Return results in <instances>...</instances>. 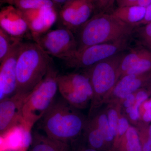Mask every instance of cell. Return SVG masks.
Listing matches in <instances>:
<instances>
[{"label": "cell", "instance_id": "obj_1", "mask_svg": "<svg viewBox=\"0 0 151 151\" xmlns=\"http://www.w3.org/2000/svg\"><path fill=\"white\" fill-rule=\"evenodd\" d=\"M77 109L62 97L55 101L39 121V127L52 139L68 144L73 142L86 124Z\"/></svg>", "mask_w": 151, "mask_h": 151}, {"label": "cell", "instance_id": "obj_2", "mask_svg": "<svg viewBox=\"0 0 151 151\" xmlns=\"http://www.w3.org/2000/svg\"><path fill=\"white\" fill-rule=\"evenodd\" d=\"M136 27L110 13L93 15L76 32L78 50L131 37Z\"/></svg>", "mask_w": 151, "mask_h": 151}, {"label": "cell", "instance_id": "obj_3", "mask_svg": "<svg viewBox=\"0 0 151 151\" xmlns=\"http://www.w3.org/2000/svg\"><path fill=\"white\" fill-rule=\"evenodd\" d=\"M52 60L34 42H23L17 65L16 93L29 94L43 79Z\"/></svg>", "mask_w": 151, "mask_h": 151}, {"label": "cell", "instance_id": "obj_4", "mask_svg": "<svg viewBox=\"0 0 151 151\" xmlns=\"http://www.w3.org/2000/svg\"><path fill=\"white\" fill-rule=\"evenodd\" d=\"M58 71L53 64L43 79L27 97L22 109V126L24 132L30 133L35 123L49 110L55 100L57 90Z\"/></svg>", "mask_w": 151, "mask_h": 151}, {"label": "cell", "instance_id": "obj_5", "mask_svg": "<svg viewBox=\"0 0 151 151\" xmlns=\"http://www.w3.org/2000/svg\"><path fill=\"white\" fill-rule=\"evenodd\" d=\"M125 54L122 52L84 69L93 90L91 112L99 97L113 89L121 77L119 67Z\"/></svg>", "mask_w": 151, "mask_h": 151}, {"label": "cell", "instance_id": "obj_6", "mask_svg": "<svg viewBox=\"0 0 151 151\" xmlns=\"http://www.w3.org/2000/svg\"><path fill=\"white\" fill-rule=\"evenodd\" d=\"M131 37L94 45L77 52L64 61L66 68L86 69L102 60L124 52L129 47Z\"/></svg>", "mask_w": 151, "mask_h": 151}, {"label": "cell", "instance_id": "obj_7", "mask_svg": "<svg viewBox=\"0 0 151 151\" xmlns=\"http://www.w3.org/2000/svg\"><path fill=\"white\" fill-rule=\"evenodd\" d=\"M58 86L62 97L77 109L86 108L92 100L93 90L88 75L82 73L58 74Z\"/></svg>", "mask_w": 151, "mask_h": 151}, {"label": "cell", "instance_id": "obj_8", "mask_svg": "<svg viewBox=\"0 0 151 151\" xmlns=\"http://www.w3.org/2000/svg\"><path fill=\"white\" fill-rule=\"evenodd\" d=\"M34 41L47 54L63 60L70 58L78 50L74 34L65 28L50 30Z\"/></svg>", "mask_w": 151, "mask_h": 151}, {"label": "cell", "instance_id": "obj_9", "mask_svg": "<svg viewBox=\"0 0 151 151\" xmlns=\"http://www.w3.org/2000/svg\"><path fill=\"white\" fill-rule=\"evenodd\" d=\"M94 10L92 0H71L60 9L58 20L61 27L76 34L94 14Z\"/></svg>", "mask_w": 151, "mask_h": 151}, {"label": "cell", "instance_id": "obj_10", "mask_svg": "<svg viewBox=\"0 0 151 151\" xmlns=\"http://www.w3.org/2000/svg\"><path fill=\"white\" fill-rule=\"evenodd\" d=\"M23 43L21 41L18 42L8 56L1 63L0 100L16 93L17 62Z\"/></svg>", "mask_w": 151, "mask_h": 151}, {"label": "cell", "instance_id": "obj_11", "mask_svg": "<svg viewBox=\"0 0 151 151\" xmlns=\"http://www.w3.org/2000/svg\"><path fill=\"white\" fill-rule=\"evenodd\" d=\"M29 94L16 93L0 100V133L3 135L22 122L24 103Z\"/></svg>", "mask_w": 151, "mask_h": 151}, {"label": "cell", "instance_id": "obj_12", "mask_svg": "<svg viewBox=\"0 0 151 151\" xmlns=\"http://www.w3.org/2000/svg\"><path fill=\"white\" fill-rule=\"evenodd\" d=\"M0 28L9 35L22 41L32 39L27 22L21 11L14 6L4 7L0 12Z\"/></svg>", "mask_w": 151, "mask_h": 151}, {"label": "cell", "instance_id": "obj_13", "mask_svg": "<svg viewBox=\"0 0 151 151\" xmlns=\"http://www.w3.org/2000/svg\"><path fill=\"white\" fill-rule=\"evenodd\" d=\"M22 12L27 22L33 40L50 30L58 19V12L55 7Z\"/></svg>", "mask_w": 151, "mask_h": 151}, {"label": "cell", "instance_id": "obj_14", "mask_svg": "<svg viewBox=\"0 0 151 151\" xmlns=\"http://www.w3.org/2000/svg\"><path fill=\"white\" fill-rule=\"evenodd\" d=\"M151 79V72L140 75L127 74L121 77L113 88V93L116 97L125 99L129 94L138 90L147 81Z\"/></svg>", "mask_w": 151, "mask_h": 151}, {"label": "cell", "instance_id": "obj_15", "mask_svg": "<svg viewBox=\"0 0 151 151\" xmlns=\"http://www.w3.org/2000/svg\"><path fill=\"white\" fill-rule=\"evenodd\" d=\"M29 151H72L69 144L54 139L34 132L32 136Z\"/></svg>", "mask_w": 151, "mask_h": 151}, {"label": "cell", "instance_id": "obj_16", "mask_svg": "<svg viewBox=\"0 0 151 151\" xmlns=\"http://www.w3.org/2000/svg\"><path fill=\"white\" fill-rule=\"evenodd\" d=\"M145 12L146 8L132 6L118 7L110 14L122 21L137 27L136 25L143 19Z\"/></svg>", "mask_w": 151, "mask_h": 151}, {"label": "cell", "instance_id": "obj_17", "mask_svg": "<svg viewBox=\"0 0 151 151\" xmlns=\"http://www.w3.org/2000/svg\"><path fill=\"white\" fill-rule=\"evenodd\" d=\"M148 49L142 46L132 49L129 52L124 55L122 58L120 67V72L121 77L136 63L144 55Z\"/></svg>", "mask_w": 151, "mask_h": 151}, {"label": "cell", "instance_id": "obj_18", "mask_svg": "<svg viewBox=\"0 0 151 151\" xmlns=\"http://www.w3.org/2000/svg\"><path fill=\"white\" fill-rule=\"evenodd\" d=\"M10 5L22 11L44 8H56L51 0H11Z\"/></svg>", "mask_w": 151, "mask_h": 151}, {"label": "cell", "instance_id": "obj_19", "mask_svg": "<svg viewBox=\"0 0 151 151\" xmlns=\"http://www.w3.org/2000/svg\"><path fill=\"white\" fill-rule=\"evenodd\" d=\"M88 145L90 147L98 150L103 147L105 141L102 133L97 126L92 123H86L85 127Z\"/></svg>", "mask_w": 151, "mask_h": 151}, {"label": "cell", "instance_id": "obj_20", "mask_svg": "<svg viewBox=\"0 0 151 151\" xmlns=\"http://www.w3.org/2000/svg\"><path fill=\"white\" fill-rule=\"evenodd\" d=\"M151 70V51L148 49L145 54L132 65L123 76L127 74L140 75L149 72Z\"/></svg>", "mask_w": 151, "mask_h": 151}, {"label": "cell", "instance_id": "obj_21", "mask_svg": "<svg viewBox=\"0 0 151 151\" xmlns=\"http://www.w3.org/2000/svg\"><path fill=\"white\" fill-rule=\"evenodd\" d=\"M19 41L9 35L0 28V63L8 56L16 44Z\"/></svg>", "mask_w": 151, "mask_h": 151}, {"label": "cell", "instance_id": "obj_22", "mask_svg": "<svg viewBox=\"0 0 151 151\" xmlns=\"http://www.w3.org/2000/svg\"><path fill=\"white\" fill-rule=\"evenodd\" d=\"M126 151H143L139 135L134 127H130L125 134Z\"/></svg>", "mask_w": 151, "mask_h": 151}, {"label": "cell", "instance_id": "obj_23", "mask_svg": "<svg viewBox=\"0 0 151 151\" xmlns=\"http://www.w3.org/2000/svg\"><path fill=\"white\" fill-rule=\"evenodd\" d=\"M102 133L105 142H110L113 140L114 137L111 129L108 116L105 114H101L98 116L97 121H92Z\"/></svg>", "mask_w": 151, "mask_h": 151}, {"label": "cell", "instance_id": "obj_24", "mask_svg": "<svg viewBox=\"0 0 151 151\" xmlns=\"http://www.w3.org/2000/svg\"><path fill=\"white\" fill-rule=\"evenodd\" d=\"M147 98V92L144 91H139L136 95V101L134 105L130 108H126V111L133 121H137L139 118V108Z\"/></svg>", "mask_w": 151, "mask_h": 151}, {"label": "cell", "instance_id": "obj_25", "mask_svg": "<svg viewBox=\"0 0 151 151\" xmlns=\"http://www.w3.org/2000/svg\"><path fill=\"white\" fill-rule=\"evenodd\" d=\"M137 30L141 44L151 51V22Z\"/></svg>", "mask_w": 151, "mask_h": 151}, {"label": "cell", "instance_id": "obj_26", "mask_svg": "<svg viewBox=\"0 0 151 151\" xmlns=\"http://www.w3.org/2000/svg\"><path fill=\"white\" fill-rule=\"evenodd\" d=\"M116 0H95L94 14L99 13H108L113 8Z\"/></svg>", "mask_w": 151, "mask_h": 151}, {"label": "cell", "instance_id": "obj_27", "mask_svg": "<svg viewBox=\"0 0 151 151\" xmlns=\"http://www.w3.org/2000/svg\"><path fill=\"white\" fill-rule=\"evenodd\" d=\"M108 122L114 137L118 135V125L119 117L117 111L114 109H110L108 112Z\"/></svg>", "mask_w": 151, "mask_h": 151}, {"label": "cell", "instance_id": "obj_28", "mask_svg": "<svg viewBox=\"0 0 151 151\" xmlns=\"http://www.w3.org/2000/svg\"><path fill=\"white\" fill-rule=\"evenodd\" d=\"M129 123L126 118L122 117L119 119L118 125V134L122 136L126 134L129 129Z\"/></svg>", "mask_w": 151, "mask_h": 151}, {"label": "cell", "instance_id": "obj_29", "mask_svg": "<svg viewBox=\"0 0 151 151\" xmlns=\"http://www.w3.org/2000/svg\"><path fill=\"white\" fill-rule=\"evenodd\" d=\"M151 22V4L146 8V12L143 19L136 25V27L144 26Z\"/></svg>", "mask_w": 151, "mask_h": 151}, {"label": "cell", "instance_id": "obj_30", "mask_svg": "<svg viewBox=\"0 0 151 151\" xmlns=\"http://www.w3.org/2000/svg\"><path fill=\"white\" fill-rule=\"evenodd\" d=\"M144 108L146 111L143 116V119L146 122L151 121V100L146 102L144 104Z\"/></svg>", "mask_w": 151, "mask_h": 151}, {"label": "cell", "instance_id": "obj_31", "mask_svg": "<svg viewBox=\"0 0 151 151\" xmlns=\"http://www.w3.org/2000/svg\"><path fill=\"white\" fill-rule=\"evenodd\" d=\"M125 99L123 103L124 107L126 108H129L132 107L134 104L136 97L133 94H131L128 95Z\"/></svg>", "mask_w": 151, "mask_h": 151}, {"label": "cell", "instance_id": "obj_32", "mask_svg": "<svg viewBox=\"0 0 151 151\" xmlns=\"http://www.w3.org/2000/svg\"><path fill=\"white\" fill-rule=\"evenodd\" d=\"M138 0H116L118 7L135 6Z\"/></svg>", "mask_w": 151, "mask_h": 151}, {"label": "cell", "instance_id": "obj_33", "mask_svg": "<svg viewBox=\"0 0 151 151\" xmlns=\"http://www.w3.org/2000/svg\"><path fill=\"white\" fill-rule=\"evenodd\" d=\"M143 151H151V126L149 128L148 137L142 146Z\"/></svg>", "mask_w": 151, "mask_h": 151}, {"label": "cell", "instance_id": "obj_34", "mask_svg": "<svg viewBox=\"0 0 151 151\" xmlns=\"http://www.w3.org/2000/svg\"><path fill=\"white\" fill-rule=\"evenodd\" d=\"M151 4V0H138L135 6L147 8Z\"/></svg>", "mask_w": 151, "mask_h": 151}, {"label": "cell", "instance_id": "obj_35", "mask_svg": "<svg viewBox=\"0 0 151 151\" xmlns=\"http://www.w3.org/2000/svg\"><path fill=\"white\" fill-rule=\"evenodd\" d=\"M55 5L56 6L57 8L59 7L60 9L68 2L70 1L71 0H51Z\"/></svg>", "mask_w": 151, "mask_h": 151}, {"label": "cell", "instance_id": "obj_36", "mask_svg": "<svg viewBox=\"0 0 151 151\" xmlns=\"http://www.w3.org/2000/svg\"><path fill=\"white\" fill-rule=\"evenodd\" d=\"M11 0H1V4H4V3H8L9 4Z\"/></svg>", "mask_w": 151, "mask_h": 151}, {"label": "cell", "instance_id": "obj_37", "mask_svg": "<svg viewBox=\"0 0 151 151\" xmlns=\"http://www.w3.org/2000/svg\"><path fill=\"white\" fill-rule=\"evenodd\" d=\"M27 150H22L21 151H27Z\"/></svg>", "mask_w": 151, "mask_h": 151}, {"label": "cell", "instance_id": "obj_38", "mask_svg": "<svg viewBox=\"0 0 151 151\" xmlns=\"http://www.w3.org/2000/svg\"><path fill=\"white\" fill-rule=\"evenodd\" d=\"M93 1V2H94V1H95V0H92Z\"/></svg>", "mask_w": 151, "mask_h": 151}]
</instances>
